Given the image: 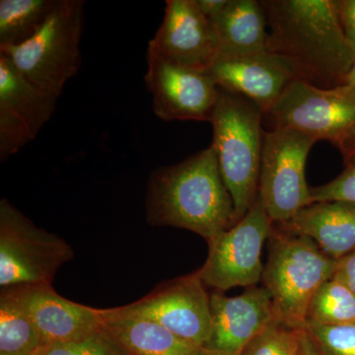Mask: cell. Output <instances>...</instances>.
Instances as JSON below:
<instances>
[{
  "label": "cell",
  "instance_id": "cell-1",
  "mask_svg": "<svg viewBox=\"0 0 355 355\" xmlns=\"http://www.w3.org/2000/svg\"><path fill=\"white\" fill-rule=\"evenodd\" d=\"M268 50L291 62L301 79L322 88L345 83L355 53L343 34L336 0L261 1Z\"/></svg>",
  "mask_w": 355,
  "mask_h": 355
},
{
  "label": "cell",
  "instance_id": "cell-2",
  "mask_svg": "<svg viewBox=\"0 0 355 355\" xmlns=\"http://www.w3.org/2000/svg\"><path fill=\"white\" fill-rule=\"evenodd\" d=\"M146 209L150 225L186 229L207 243L235 225L234 205L214 146L153 172Z\"/></svg>",
  "mask_w": 355,
  "mask_h": 355
},
{
  "label": "cell",
  "instance_id": "cell-3",
  "mask_svg": "<svg viewBox=\"0 0 355 355\" xmlns=\"http://www.w3.org/2000/svg\"><path fill=\"white\" fill-rule=\"evenodd\" d=\"M268 256L263 286L272 298L279 322L305 330L308 307L324 282L333 279L336 261L307 236L273 223L268 237Z\"/></svg>",
  "mask_w": 355,
  "mask_h": 355
},
{
  "label": "cell",
  "instance_id": "cell-4",
  "mask_svg": "<svg viewBox=\"0 0 355 355\" xmlns=\"http://www.w3.org/2000/svg\"><path fill=\"white\" fill-rule=\"evenodd\" d=\"M265 114L254 103L219 88L210 123L222 180L232 198L236 223L246 216L259 196L263 121Z\"/></svg>",
  "mask_w": 355,
  "mask_h": 355
},
{
  "label": "cell",
  "instance_id": "cell-5",
  "mask_svg": "<svg viewBox=\"0 0 355 355\" xmlns=\"http://www.w3.org/2000/svg\"><path fill=\"white\" fill-rule=\"evenodd\" d=\"M83 0H58L39 32L26 43L0 48L25 80L60 99L64 86L83 64L80 41L84 23Z\"/></svg>",
  "mask_w": 355,
  "mask_h": 355
},
{
  "label": "cell",
  "instance_id": "cell-6",
  "mask_svg": "<svg viewBox=\"0 0 355 355\" xmlns=\"http://www.w3.org/2000/svg\"><path fill=\"white\" fill-rule=\"evenodd\" d=\"M71 247L39 228L19 209L0 202V286L51 284L58 268L71 260Z\"/></svg>",
  "mask_w": 355,
  "mask_h": 355
},
{
  "label": "cell",
  "instance_id": "cell-7",
  "mask_svg": "<svg viewBox=\"0 0 355 355\" xmlns=\"http://www.w3.org/2000/svg\"><path fill=\"white\" fill-rule=\"evenodd\" d=\"M272 128H292L338 148L355 133V88L293 81L265 114Z\"/></svg>",
  "mask_w": 355,
  "mask_h": 355
},
{
  "label": "cell",
  "instance_id": "cell-8",
  "mask_svg": "<svg viewBox=\"0 0 355 355\" xmlns=\"http://www.w3.org/2000/svg\"><path fill=\"white\" fill-rule=\"evenodd\" d=\"M316 142L292 128H270L263 132L259 198L273 223L288 221L313 203L305 167Z\"/></svg>",
  "mask_w": 355,
  "mask_h": 355
},
{
  "label": "cell",
  "instance_id": "cell-9",
  "mask_svg": "<svg viewBox=\"0 0 355 355\" xmlns=\"http://www.w3.org/2000/svg\"><path fill=\"white\" fill-rule=\"evenodd\" d=\"M272 224L258 196L241 220L207 243V261L197 272L203 284L226 291L261 282L265 268L261 251Z\"/></svg>",
  "mask_w": 355,
  "mask_h": 355
},
{
  "label": "cell",
  "instance_id": "cell-10",
  "mask_svg": "<svg viewBox=\"0 0 355 355\" xmlns=\"http://www.w3.org/2000/svg\"><path fill=\"white\" fill-rule=\"evenodd\" d=\"M203 286L196 272L159 284L139 300L116 308L123 314L151 320L207 347L212 335V316L210 295Z\"/></svg>",
  "mask_w": 355,
  "mask_h": 355
},
{
  "label": "cell",
  "instance_id": "cell-11",
  "mask_svg": "<svg viewBox=\"0 0 355 355\" xmlns=\"http://www.w3.org/2000/svg\"><path fill=\"white\" fill-rule=\"evenodd\" d=\"M146 85L163 121H211L219 87L209 70L168 62L147 51Z\"/></svg>",
  "mask_w": 355,
  "mask_h": 355
},
{
  "label": "cell",
  "instance_id": "cell-12",
  "mask_svg": "<svg viewBox=\"0 0 355 355\" xmlns=\"http://www.w3.org/2000/svg\"><path fill=\"white\" fill-rule=\"evenodd\" d=\"M58 98L25 80L0 55V161L19 153L50 121Z\"/></svg>",
  "mask_w": 355,
  "mask_h": 355
},
{
  "label": "cell",
  "instance_id": "cell-13",
  "mask_svg": "<svg viewBox=\"0 0 355 355\" xmlns=\"http://www.w3.org/2000/svg\"><path fill=\"white\" fill-rule=\"evenodd\" d=\"M147 51L168 62L209 69L218 55L214 26L195 0H167L164 18Z\"/></svg>",
  "mask_w": 355,
  "mask_h": 355
},
{
  "label": "cell",
  "instance_id": "cell-14",
  "mask_svg": "<svg viewBox=\"0 0 355 355\" xmlns=\"http://www.w3.org/2000/svg\"><path fill=\"white\" fill-rule=\"evenodd\" d=\"M217 86L254 103L268 113L293 81L295 67L272 51L241 57H217L209 67Z\"/></svg>",
  "mask_w": 355,
  "mask_h": 355
},
{
  "label": "cell",
  "instance_id": "cell-15",
  "mask_svg": "<svg viewBox=\"0 0 355 355\" xmlns=\"http://www.w3.org/2000/svg\"><path fill=\"white\" fill-rule=\"evenodd\" d=\"M12 296L38 329L44 345L70 342L101 329L102 309L72 302L51 284H29L1 289Z\"/></svg>",
  "mask_w": 355,
  "mask_h": 355
},
{
  "label": "cell",
  "instance_id": "cell-16",
  "mask_svg": "<svg viewBox=\"0 0 355 355\" xmlns=\"http://www.w3.org/2000/svg\"><path fill=\"white\" fill-rule=\"evenodd\" d=\"M212 335L207 349L225 355H239L248 343L275 318L272 298L265 287H248L234 297L210 295Z\"/></svg>",
  "mask_w": 355,
  "mask_h": 355
},
{
  "label": "cell",
  "instance_id": "cell-17",
  "mask_svg": "<svg viewBox=\"0 0 355 355\" xmlns=\"http://www.w3.org/2000/svg\"><path fill=\"white\" fill-rule=\"evenodd\" d=\"M101 330L127 355H225L189 342L151 320L102 309Z\"/></svg>",
  "mask_w": 355,
  "mask_h": 355
},
{
  "label": "cell",
  "instance_id": "cell-18",
  "mask_svg": "<svg viewBox=\"0 0 355 355\" xmlns=\"http://www.w3.org/2000/svg\"><path fill=\"white\" fill-rule=\"evenodd\" d=\"M282 227L311 238L327 256L338 261L355 250V205L345 202L311 203Z\"/></svg>",
  "mask_w": 355,
  "mask_h": 355
},
{
  "label": "cell",
  "instance_id": "cell-19",
  "mask_svg": "<svg viewBox=\"0 0 355 355\" xmlns=\"http://www.w3.org/2000/svg\"><path fill=\"white\" fill-rule=\"evenodd\" d=\"M209 20L218 44L217 57H241L270 51L261 1L229 0L225 8Z\"/></svg>",
  "mask_w": 355,
  "mask_h": 355
},
{
  "label": "cell",
  "instance_id": "cell-20",
  "mask_svg": "<svg viewBox=\"0 0 355 355\" xmlns=\"http://www.w3.org/2000/svg\"><path fill=\"white\" fill-rule=\"evenodd\" d=\"M57 3L58 0H1L0 48L20 46L32 39Z\"/></svg>",
  "mask_w": 355,
  "mask_h": 355
},
{
  "label": "cell",
  "instance_id": "cell-21",
  "mask_svg": "<svg viewBox=\"0 0 355 355\" xmlns=\"http://www.w3.org/2000/svg\"><path fill=\"white\" fill-rule=\"evenodd\" d=\"M43 347L38 329L12 296L1 291L0 355H34Z\"/></svg>",
  "mask_w": 355,
  "mask_h": 355
},
{
  "label": "cell",
  "instance_id": "cell-22",
  "mask_svg": "<svg viewBox=\"0 0 355 355\" xmlns=\"http://www.w3.org/2000/svg\"><path fill=\"white\" fill-rule=\"evenodd\" d=\"M342 326L355 324V294L331 279L322 284L308 307L306 324Z\"/></svg>",
  "mask_w": 355,
  "mask_h": 355
},
{
  "label": "cell",
  "instance_id": "cell-23",
  "mask_svg": "<svg viewBox=\"0 0 355 355\" xmlns=\"http://www.w3.org/2000/svg\"><path fill=\"white\" fill-rule=\"evenodd\" d=\"M304 331L275 319L239 355H298Z\"/></svg>",
  "mask_w": 355,
  "mask_h": 355
},
{
  "label": "cell",
  "instance_id": "cell-24",
  "mask_svg": "<svg viewBox=\"0 0 355 355\" xmlns=\"http://www.w3.org/2000/svg\"><path fill=\"white\" fill-rule=\"evenodd\" d=\"M34 355H127L100 329L78 340L44 345Z\"/></svg>",
  "mask_w": 355,
  "mask_h": 355
},
{
  "label": "cell",
  "instance_id": "cell-25",
  "mask_svg": "<svg viewBox=\"0 0 355 355\" xmlns=\"http://www.w3.org/2000/svg\"><path fill=\"white\" fill-rule=\"evenodd\" d=\"M305 330L322 355H355V324L342 326L307 324Z\"/></svg>",
  "mask_w": 355,
  "mask_h": 355
},
{
  "label": "cell",
  "instance_id": "cell-26",
  "mask_svg": "<svg viewBox=\"0 0 355 355\" xmlns=\"http://www.w3.org/2000/svg\"><path fill=\"white\" fill-rule=\"evenodd\" d=\"M345 165V170L330 183L310 188L313 202L338 200L355 205V157Z\"/></svg>",
  "mask_w": 355,
  "mask_h": 355
},
{
  "label": "cell",
  "instance_id": "cell-27",
  "mask_svg": "<svg viewBox=\"0 0 355 355\" xmlns=\"http://www.w3.org/2000/svg\"><path fill=\"white\" fill-rule=\"evenodd\" d=\"M343 34L355 53V0H336Z\"/></svg>",
  "mask_w": 355,
  "mask_h": 355
},
{
  "label": "cell",
  "instance_id": "cell-28",
  "mask_svg": "<svg viewBox=\"0 0 355 355\" xmlns=\"http://www.w3.org/2000/svg\"><path fill=\"white\" fill-rule=\"evenodd\" d=\"M333 279L342 282L355 294V250L336 261Z\"/></svg>",
  "mask_w": 355,
  "mask_h": 355
},
{
  "label": "cell",
  "instance_id": "cell-29",
  "mask_svg": "<svg viewBox=\"0 0 355 355\" xmlns=\"http://www.w3.org/2000/svg\"><path fill=\"white\" fill-rule=\"evenodd\" d=\"M229 0H195L196 6L209 19L216 17L227 6Z\"/></svg>",
  "mask_w": 355,
  "mask_h": 355
},
{
  "label": "cell",
  "instance_id": "cell-30",
  "mask_svg": "<svg viewBox=\"0 0 355 355\" xmlns=\"http://www.w3.org/2000/svg\"><path fill=\"white\" fill-rule=\"evenodd\" d=\"M298 355H322L321 352L311 338L309 333L305 330L303 335L302 343H301L300 352Z\"/></svg>",
  "mask_w": 355,
  "mask_h": 355
},
{
  "label": "cell",
  "instance_id": "cell-31",
  "mask_svg": "<svg viewBox=\"0 0 355 355\" xmlns=\"http://www.w3.org/2000/svg\"><path fill=\"white\" fill-rule=\"evenodd\" d=\"M340 154L343 155V161L347 162L350 159L355 157V133L349 139L345 140V142L338 147Z\"/></svg>",
  "mask_w": 355,
  "mask_h": 355
},
{
  "label": "cell",
  "instance_id": "cell-32",
  "mask_svg": "<svg viewBox=\"0 0 355 355\" xmlns=\"http://www.w3.org/2000/svg\"><path fill=\"white\" fill-rule=\"evenodd\" d=\"M345 84L355 88V62L354 65H352V69L349 70V74H347Z\"/></svg>",
  "mask_w": 355,
  "mask_h": 355
}]
</instances>
